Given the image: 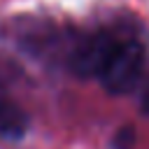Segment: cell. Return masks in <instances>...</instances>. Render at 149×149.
Listing matches in <instances>:
<instances>
[{
	"mask_svg": "<svg viewBox=\"0 0 149 149\" xmlns=\"http://www.w3.org/2000/svg\"><path fill=\"white\" fill-rule=\"evenodd\" d=\"M144 47L140 42H119L107 58L102 72L98 74L102 88L112 95H126L130 93L144 72Z\"/></svg>",
	"mask_w": 149,
	"mask_h": 149,
	"instance_id": "6da1fadb",
	"label": "cell"
},
{
	"mask_svg": "<svg viewBox=\"0 0 149 149\" xmlns=\"http://www.w3.org/2000/svg\"><path fill=\"white\" fill-rule=\"evenodd\" d=\"M116 44H119V40L107 30H98V33L84 35L72 47V51L68 56V68L72 70V74H77L81 79L98 77Z\"/></svg>",
	"mask_w": 149,
	"mask_h": 149,
	"instance_id": "7a4b0ae2",
	"label": "cell"
},
{
	"mask_svg": "<svg viewBox=\"0 0 149 149\" xmlns=\"http://www.w3.org/2000/svg\"><path fill=\"white\" fill-rule=\"evenodd\" d=\"M28 133V114L9 95H0V137L21 140Z\"/></svg>",
	"mask_w": 149,
	"mask_h": 149,
	"instance_id": "3957f363",
	"label": "cell"
},
{
	"mask_svg": "<svg viewBox=\"0 0 149 149\" xmlns=\"http://www.w3.org/2000/svg\"><path fill=\"white\" fill-rule=\"evenodd\" d=\"M133 144H135V133H133V128H121L116 135H114V140H112V147L114 149H133Z\"/></svg>",
	"mask_w": 149,
	"mask_h": 149,
	"instance_id": "277c9868",
	"label": "cell"
},
{
	"mask_svg": "<svg viewBox=\"0 0 149 149\" xmlns=\"http://www.w3.org/2000/svg\"><path fill=\"white\" fill-rule=\"evenodd\" d=\"M140 105H142V112H144V114H149V81H147V84H144V88H142Z\"/></svg>",
	"mask_w": 149,
	"mask_h": 149,
	"instance_id": "5b68a950",
	"label": "cell"
}]
</instances>
